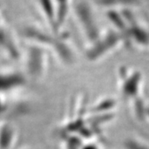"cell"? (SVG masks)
Masks as SVG:
<instances>
[{"label":"cell","instance_id":"cell-6","mask_svg":"<svg viewBox=\"0 0 149 149\" xmlns=\"http://www.w3.org/2000/svg\"><path fill=\"white\" fill-rule=\"evenodd\" d=\"M57 15V24L59 30L62 27L70 11L71 0H53Z\"/></svg>","mask_w":149,"mask_h":149},{"label":"cell","instance_id":"cell-1","mask_svg":"<svg viewBox=\"0 0 149 149\" xmlns=\"http://www.w3.org/2000/svg\"><path fill=\"white\" fill-rule=\"evenodd\" d=\"M74 14L83 35L89 43L94 44L100 39L101 31L91 5L84 0L78 1L74 7Z\"/></svg>","mask_w":149,"mask_h":149},{"label":"cell","instance_id":"cell-4","mask_svg":"<svg viewBox=\"0 0 149 149\" xmlns=\"http://www.w3.org/2000/svg\"><path fill=\"white\" fill-rule=\"evenodd\" d=\"M140 0H94V3L101 8L110 10L132 9L139 6Z\"/></svg>","mask_w":149,"mask_h":149},{"label":"cell","instance_id":"cell-2","mask_svg":"<svg viewBox=\"0 0 149 149\" xmlns=\"http://www.w3.org/2000/svg\"><path fill=\"white\" fill-rule=\"evenodd\" d=\"M122 42H127L124 36L117 30H112L105 36H101L100 39L93 44L89 52H87V57L93 61L101 58V57L118 47Z\"/></svg>","mask_w":149,"mask_h":149},{"label":"cell","instance_id":"cell-5","mask_svg":"<svg viewBox=\"0 0 149 149\" xmlns=\"http://www.w3.org/2000/svg\"><path fill=\"white\" fill-rule=\"evenodd\" d=\"M127 77H126L125 74H123V82H122V93L123 96L126 97H133L136 95L139 89V83L141 81V76L138 73H135L132 75H127L126 74Z\"/></svg>","mask_w":149,"mask_h":149},{"label":"cell","instance_id":"cell-3","mask_svg":"<svg viewBox=\"0 0 149 149\" xmlns=\"http://www.w3.org/2000/svg\"><path fill=\"white\" fill-rule=\"evenodd\" d=\"M38 4L45 21L54 33H58L59 28L57 24V15L53 0H38Z\"/></svg>","mask_w":149,"mask_h":149}]
</instances>
